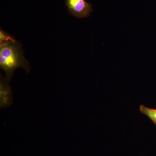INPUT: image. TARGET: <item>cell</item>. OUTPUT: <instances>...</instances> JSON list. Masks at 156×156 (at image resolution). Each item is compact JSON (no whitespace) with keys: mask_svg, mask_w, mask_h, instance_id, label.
<instances>
[{"mask_svg":"<svg viewBox=\"0 0 156 156\" xmlns=\"http://www.w3.org/2000/svg\"><path fill=\"white\" fill-rule=\"evenodd\" d=\"M20 67L27 73L30 70L19 42L16 41L0 45V68L5 74L6 79L11 81L14 72Z\"/></svg>","mask_w":156,"mask_h":156,"instance_id":"obj_1","label":"cell"},{"mask_svg":"<svg viewBox=\"0 0 156 156\" xmlns=\"http://www.w3.org/2000/svg\"><path fill=\"white\" fill-rule=\"evenodd\" d=\"M139 109L141 113L148 117L156 126V108H149L142 105Z\"/></svg>","mask_w":156,"mask_h":156,"instance_id":"obj_4","label":"cell"},{"mask_svg":"<svg viewBox=\"0 0 156 156\" xmlns=\"http://www.w3.org/2000/svg\"><path fill=\"white\" fill-rule=\"evenodd\" d=\"M65 4L69 13L77 18L89 17L93 11L92 4L86 0H65Z\"/></svg>","mask_w":156,"mask_h":156,"instance_id":"obj_2","label":"cell"},{"mask_svg":"<svg viewBox=\"0 0 156 156\" xmlns=\"http://www.w3.org/2000/svg\"><path fill=\"white\" fill-rule=\"evenodd\" d=\"M10 81L1 75L0 78V106L1 108H7L12 104L13 98Z\"/></svg>","mask_w":156,"mask_h":156,"instance_id":"obj_3","label":"cell"},{"mask_svg":"<svg viewBox=\"0 0 156 156\" xmlns=\"http://www.w3.org/2000/svg\"><path fill=\"white\" fill-rule=\"evenodd\" d=\"M16 41L9 34L1 30H0V45L5 44L7 43Z\"/></svg>","mask_w":156,"mask_h":156,"instance_id":"obj_5","label":"cell"}]
</instances>
